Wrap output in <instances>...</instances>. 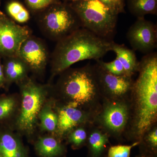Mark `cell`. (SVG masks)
Returning <instances> with one entry per match:
<instances>
[{
	"mask_svg": "<svg viewBox=\"0 0 157 157\" xmlns=\"http://www.w3.org/2000/svg\"><path fill=\"white\" fill-rule=\"evenodd\" d=\"M138 72L130 97L131 117L125 134L134 142H140L144 134L157 124L156 52L144 57Z\"/></svg>",
	"mask_w": 157,
	"mask_h": 157,
	"instance_id": "1",
	"label": "cell"
},
{
	"mask_svg": "<svg viewBox=\"0 0 157 157\" xmlns=\"http://www.w3.org/2000/svg\"><path fill=\"white\" fill-rule=\"evenodd\" d=\"M52 84L50 95L56 101L79 107L95 116L101 109V94L94 65L69 68L59 75Z\"/></svg>",
	"mask_w": 157,
	"mask_h": 157,
	"instance_id": "2",
	"label": "cell"
},
{
	"mask_svg": "<svg viewBox=\"0 0 157 157\" xmlns=\"http://www.w3.org/2000/svg\"><path fill=\"white\" fill-rule=\"evenodd\" d=\"M112 41L98 36L83 28L58 41L52 55L51 78L77 62L101 59L111 51Z\"/></svg>",
	"mask_w": 157,
	"mask_h": 157,
	"instance_id": "3",
	"label": "cell"
},
{
	"mask_svg": "<svg viewBox=\"0 0 157 157\" xmlns=\"http://www.w3.org/2000/svg\"><path fill=\"white\" fill-rule=\"evenodd\" d=\"M19 88V112L11 128L33 144L39 134L38 117L50 95L52 84H42L29 76L17 85Z\"/></svg>",
	"mask_w": 157,
	"mask_h": 157,
	"instance_id": "4",
	"label": "cell"
},
{
	"mask_svg": "<svg viewBox=\"0 0 157 157\" xmlns=\"http://www.w3.org/2000/svg\"><path fill=\"white\" fill-rule=\"evenodd\" d=\"M77 14L82 28L111 40L116 28L118 14L99 0H78L69 3Z\"/></svg>",
	"mask_w": 157,
	"mask_h": 157,
	"instance_id": "5",
	"label": "cell"
},
{
	"mask_svg": "<svg viewBox=\"0 0 157 157\" xmlns=\"http://www.w3.org/2000/svg\"><path fill=\"white\" fill-rule=\"evenodd\" d=\"M39 13L37 18L39 28L52 41L58 42L82 28L79 18L69 3L53 4Z\"/></svg>",
	"mask_w": 157,
	"mask_h": 157,
	"instance_id": "6",
	"label": "cell"
},
{
	"mask_svg": "<svg viewBox=\"0 0 157 157\" xmlns=\"http://www.w3.org/2000/svg\"><path fill=\"white\" fill-rule=\"evenodd\" d=\"M131 117L130 100L109 101L103 99L101 109L93 124L110 137L120 138L126 133Z\"/></svg>",
	"mask_w": 157,
	"mask_h": 157,
	"instance_id": "7",
	"label": "cell"
},
{
	"mask_svg": "<svg viewBox=\"0 0 157 157\" xmlns=\"http://www.w3.org/2000/svg\"><path fill=\"white\" fill-rule=\"evenodd\" d=\"M94 66L103 99L109 101L130 100L134 82L132 77L113 75L97 63Z\"/></svg>",
	"mask_w": 157,
	"mask_h": 157,
	"instance_id": "8",
	"label": "cell"
},
{
	"mask_svg": "<svg viewBox=\"0 0 157 157\" xmlns=\"http://www.w3.org/2000/svg\"><path fill=\"white\" fill-rule=\"evenodd\" d=\"M32 35L27 26L19 25L0 11V57L17 56L23 42Z\"/></svg>",
	"mask_w": 157,
	"mask_h": 157,
	"instance_id": "9",
	"label": "cell"
},
{
	"mask_svg": "<svg viewBox=\"0 0 157 157\" xmlns=\"http://www.w3.org/2000/svg\"><path fill=\"white\" fill-rule=\"evenodd\" d=\"M17 56L34 75L39 77L44 75L49 55L47 46L41 39L31 35L21 43Z\"/></svg>",
	"mask_w": 157,
	"mask_h": 157,
	"instance_id": "10",
	"label": "cell"
},
{
	"mask_svg": "<svg viewBox=\"0 0 157 157\" xmlns=\"http://www.w3.org/2000/svg\"><path fill=\"white\" fill-rule=\"evenodd\" d=\"M55 108L58 118L56 135L62 141L65 140L68 133L72 129L94 122V116L79 107L56 100Z\"/></svg>",
	"mask_w": 157,
	"mask_h": 157,
	"instance_id": "11",
	"label": "cell"
},
{
	"mask_svg": "<svg viewBox=\"0 0 157 157\" xmlns=\"http://www.w3.org/2000/svg\"><path fill=\"white\" fill-rule=\"evenodd\" d=\"M127 37L133 50L151 53L157 48V25L144 17H138L129 28Z\"/></svg>",
	"mask_w": 157,
	"mask_h": 157,
	"instance_id": "12",
	"label": "cell"
},
{
	"mask_svg": "<svg viewBox=\"0 0 157 157\" xmlns=\"http://www.w3.org/2000/svg\"><path fill=\"white\" fill-rule=\"evenodd\" d=\"M22 138L10 127L0 125V157H31Z\"/></svg>",
	"mask_w": 157,
	"mask_h": 157,
	"instance_id": "13",
	"label": "cell"
},
{
	"mask_svg": "<svg viewBox=\"0 0 157 157\" xmlns=\"http://www.w3.org/2000/svg\"><path fill=\"white\" fill-rule=\"evenodd\" d=\"M33 144L39 157H64L67 154L66 144L53 134L39 135Z\"/></svg>",
	"mask_w": 157,
	"mask_h": 157,
	"instance_id": "14",
	"label": "cell"
},
{
	"mask_svg": "<svg viewBox=\"0 0 157 157\" xmlns=\"http://www.w3.org/2000/svg\"><path fill=\"white\" fill-rule=\"evenodd\" d=\"M2 64L5 86L4 90H9L11 85H17L29 77L30 70L25 63L17 56L3 58Z\"/></svg>",
	"mask_w": 157,
	"mask_h": 157,
	"instance_id": "15",
	"label": "cell"
},
{
	"mask_svg": "<svg viewBox=\"0 0 157 157\" xmlns=\"http://www.w3.org/2000/svg\"><path fill=\"white\" fill-rule=\"evenodd\" d=\"M55 98L50 95L42 106L38 117L39 135H56L58 118L55 108Z\"/></svg>",
	"mask_w": 157,
	"mask_h": 157,
	"instance_id": "16",
	"label": "cell"
},
{
	"mask_svg": "<svg viewBox=\"0 0 157 157\" xmlns=\"http://www.w3.org/2000/svg\"><path fill=\"white\" fill-rule=\"evenodd\" d=\"M19 93L0 94V125L11 127L19 112Z\"/></svg>",
	"mask_w": 157,
	"mask_h": 157,
	"instance_id": "17",
	"label": "cell"
},
{
	"mask_svg": "<svg viewBox=\"0 0 157 157\" xmlns=\"http://www.w3.org/2000/svg\"><path fill=\"white\" fill-rule=\"evenodd\" d=\"M109 136L102 129L92 124L89 127L86 145L88 157H102L109 144Z\"/></svg>",
	"mask_w": 157,
	"mask_h": 157,
	"instance_id": "18",
	"label": "cell"
},
{
	"mask_svg": "<svg viewBox=\"0 0 157 157\" xmlns=\"http://www.w3.org/2000/svg\"><path fill=\"white\" fill-rule=\"evenodd\" d=\"M111 51L116 54V58L123 67L127 76L132 77L138 72L140 62L137 61L136 54L133 49L127 48L124 45L117 44L113 41Z\"/></svg>",
	"mask_w": 157,
	"mask_h": 157,
	"instance_id": "19",
	"label": "cell"
},
{
	"mask_svg": "<svg viewBox=\"0 0 157 157\" xmlns=\"http://www.w3.org/2000/svg\"><path fill=\"white\" fill-rule=\"evenodd\" d=\"M127 6L130 13L137 18L157 14V0H127Z\"/></svg>",
	"mask_w": 157,
	"mask_h": 157,
	"instance_id": "20",
	"label": "cell"
},
{
	"mask_svg": "<svg viewBox=\"0 0 157 157\" xmlns=\"http://www.w3.org/2000/svg\"><path fill=\"white\" fill-rule=\"evenodd\" d=\"M79 126L68 133L65 140L73 150H78L86 145L89 127L90 124Z\"/></svg>",
	"mask_w": 157,
	"mask_h": 157,
	"instance_id": "21",
	"label": "cell"
},
{
	"mask_svg": "<svg viewBox=\"0 0 157 157\" xmlns=\"http://www.w3.org/2000/svg\"><path fill=\"white\" fill-rule=\"evenodd\" d=\"M139 144L142 147V154L155 157L157 152V124L144 134Z\"/></svg>",
	"mask_w": 157,
	"mask_h": 157,
	"instance_id": "22",
	"label": "cell"
},
{
	"mask_svg": "<svg viewBox=\"0 0 157 157\" xmlns=\"http://www.w3.org/2000/svg\"><path fill=\"white\" fill-rule=\"evenodd\" d=\"M6 11L11 19L18 23H25L30 18L29 11L17 1H12L8 3L6 6Z\"/></svg>",
	"mask_w": 157,
	"mask_h": 157,
	"instance_id": "23",
	"label": "cell"
},
{
	"mask_svg": "<svg viewBox=\"0 0 157 157\" xmlns=\"http://www.w3.org/2000/svg\"><path fill=\"white\" fill-rule=\"evenodd\" d=\"M138 141L134 142L132 145H117L110 147L108 150V157H130L131 150L139 145Z\"/></svg>",
	"mask_w": 157,
	"mask_h": 157,
	"instance_id": "24",
	"label": "cell"
},
{
	"mask_svg": "<svg viewBox=\"0 0 157 157\" xmlns=\"http://www.w3.org/2000/svg\"><path fill=\"white\" fill-rule=\"evenodd\" d=\"M29 8L35 12H39L48 6L61 2L60 0H25Z\"/></svg>",
	"mask_w": 157,
	"mask_h": 157,
	"instance_id": "25",
	"label": "cell"
},
{
	"mask_svg": "<svg viewBox=\"0 0 157 157\" xmlns=\"http://www.w3.org/2000/svg\"><path fill=\"white\" fill-rule=\"evenodd\" d=\"M99 1L104 4L105 6H107L109 9L112 10L113 11H114L116 13L119 14L117 8V6L113 0H99Z\"/></svg>",
	"mask_w": 157,
	"mask_h": 157,
	"instance_id": "26",
	"label": "cell"
},
{
	"mask_svg": "<svg viewBox=\"0 0 157 157\" xmlns=\"http://www.w3.org/2000/svg\"><path fill=\"white\" fill-rule=\"evenodd\" d=\"M0 57V90L2 89H4L5 86V78L3 71L2 60Z\"/></svg>",
	"mask_w": 157,
	"mask_h": 157,
	"instance_id": "27",
	"label": "cell"
},
{
	"mask_svg": "<svg viewBox=\"0 0 157 157\" xmlns=\"http://www.w3.org/2000/svg\"><path fill=\"white\" fill-rule=\"evenodd\" d=\"M117 8L119 14L122 13H125L124 7L125 6V0H113Z\"/></svg>",
	"mask_w": 157,
	"mask_h": 157,
	"instance_id": "28",
	"label": "cell"
},
{
	"mask_svg": "<svg viewBox=\"0 0 157 157\" xmlns=\"http://www.w3.org/2000/svg\"><path fill=\"white\" fill-rule=\"evenodd\" d=\"M136 157H151V156H148L145 155L141 154L140 155L137 156Z\"/></svg>",
	"mask_w": 157,
	"mask_h": 157,
	"instance_id": "29",
	"label": "cell"
},
{
	"mask_svg": "<svg viewBox=\"0 0 157 157\" xmlns=\"http://www.w3.org/2000/svg\"><path fill=\"white\" fill-rule=\"evenodd\" d=\"M66 2H75V1H78V0H65Z\"/></svg>",
	"mask_w": 157,
	"mask_h": 157,
	"instance_id": "30",
	"label": "cell"
},
{
	"mask_svg": "<svg viewBox=\"0 0 157 157\" xmlns=\"http://www.w3.org/2000/svg\"><path fill=\"white\" fill-rule=\"evenodd\" d=\"M0 4H1V0H0Z\"/></svg>",
	"mask_w": 157,
	"mask_h": 157,
	"instance_id": "31",
	"label": "cell"
}]
</instances>
